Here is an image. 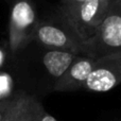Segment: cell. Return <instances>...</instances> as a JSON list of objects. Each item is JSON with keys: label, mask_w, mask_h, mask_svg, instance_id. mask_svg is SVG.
Returning <instances> with one entry per match:
<instances>
[{"label": "cell", "mask_w": 121, "mask_h": 121, "mask_svg": "<svg viewBox=\"0 0 121 121\" xmlns=\"http://www.w3.org/2000/svg\"><path fill=\"white\" fill-rule=\"evenodd\" d=\"M78 55V53L71 51L46 49L42 56V63L48 74L55 83L64 74Z\"/></svg>", "instance_id": "7"}, {"label": "cell", "mask_w": 121, "mask_h": 121, "mask_svg": "<svg viewBox=\"0 0 121 121\" xmlns=\"http://www.w3.org/2000/svg\"><path fill=\"white\" fill-rule=\"evenodd\" d=\"M26 95L27 94H25V92H18L17 94L14 104L12 105L11 109L9 111V113L6 114V116L2 121H17V117H18L19 111H20V107L22 105L23 100H25Z\"/></svg>", "instance_id": "9"}, {"label": "cell", "mask_w": 121, "mask_h": 121, "mask_svg": "<svg viewBox=\"0 0 121 121\" xmlns=\"http://www.w3.org/2000/svg\"><path fill=\"white\" fill-rule=\"evenodd\" d=\"M115 1H116V2H117V3H118V4H119V5H120V6H121V0H115Z\"/></svg>", "instance_id": "15"}, {"label": "cell", "mask_w": 121, "mask_h": 121, "mask_svg": "<svg viewBox=\"0 0 121 121\" xmlns=\"http://www.w3.org/2000/svg\"><path fill=\"white\" fill-rule=\"evenodd\" d=\"M96 59L79 54L68 67L65 73L53 85V89L60 92L83 90L87 78L89 77Z\"/></svg>", "instance_id": "6"}, {"label": "cell", "mask_w": 121, "mask_h": 121, "mask_svg": "<svg viewBox=\"0 0 121 121\" xmlns=\"http://www.w3.org/2000/svg\"><path fill=\"white\" fill-rule=\"evenodd\" d=\"M38 17L33 0H14L11 3L8 23V46L17 53L34 42Z\"/></svg>", "instance_id": "1"}, {"label": "cell", "mask_w": 121, "mask_h": 121, "mask_svg": "<svg viewBox=\"0 0 121 121\" xmlns=\"http://www.w3.org/2000/svg\"><path fill=\"white\" fill-rule=\"evenodd\" d=\"M34 42L45 49L66 50L82 54L81 40L60 18L57 21L38 20Z\"/></svg>", "instance_id": "4"}, {"label": "cell", "mask_w": 121, "mask_h": 121, "mask_svg": "<svg viewBox=\"0 0 121 121\" xmlns=\"http://www.w3.org/2000/svg\"><path fill=\"white\" fill-rule=\"evenodd\" d=\"M86 0H60L57 5V14L65 15L67 13L71 12L73 9H75L78 5Z\"/></svg>", "instance_id": "10"}, {"label": "cell", "mask_w": 121, "mask_h": 121, "mask_svg": "<svg viewBox=\"0 0 121 121\" xmlns=\"http://www.w3.org/2000/svg\"><path fill=\"white\" fill-rule=\"evenodd\" d=\"M112 3L113 0H86L67 14H57V17L75 34L81 43H84L97 32Z\"/></svg>", "instance_id": "2"}, {"label": "cell", "mask_w": 121, "mask_h": 121, "mask_svg": "<svg viewBox=\"0 0 121 121\" xmlns=\"http://www.w3.org/2000/svg\"><path fill=\"white\" fill-rule=\"evenodd\" d=\"M40 121H57V120H56V118L53 117L52 115L47 113L44 108L42 112V114H40Z\"/></svg>", "instance_id": "13"}, {"label": "cell", "mask_w": 121, "mask_h": 121, "mask_svg": "<svg viewBox=\"0 0 121 121\" xmlns=\"http://www.w3.org/2000/svg\"><path fill=\"white\" fill-rule=\"evenodd\" d=\"M10 84L11 80L6 74H0V100L4 98H9L10 94Z\"/></svg>", "instance_id": "12"}, {"label": "cell", "mask_w": 121, "mask_h": 121, "mask_svg": "<svg viewBox=\"0 0 121 121\" xmlns=\"http://www.w3.org/2000/svg\"><path fill=\"white\" fill-rule=\"evenodd\" d=\"M121 84V50L97 57L83 90L106 92Z\"/></svg>", "instance_id": "5"}, {"label": "cell", "mask_w": 121, "mask_h": 121, "mask_svg": "<svg viewBox=\"0 0 121 121\" xmlns=\"http://www.w3.org/2000/svg\"><path fill=\"white\" fill-rule=\"evenodd\" d=\"M4 1H5V2H8L9 4H11V3H12V2H13V1H14V0H4Z\"/></svg>", "instance_id": "14"}, {"label": "cell", "mask_w": 121, "mask_h": 121, "mask_svg": "<svg viewBox=\"0 0 121 121\" xmlns=\"http://www.w3.org/2000/svg\"><path fill=\"white\" fill-rule=\"evenodd\" d=\"M16 96L12 97V98L9 97V98H4L0 100V121L4 119V117L6 116V114L9 113V111L12 107V105L14 104L15 100H16Z\"/></svg>", "instance_id": "11"}, {"label": "cell", "mask_w": 121, "mask_h": 121, "mask_svg": "<svg viewBox=\"0 0 121 121\" xmlns=\"http://www.w3.org/2000/svg\"><path fill=\"white\" fill-rule=\"evenodd\" d=\"M43 109L44 106L37 99L30 95H26L17 121H40V114Z\"/></svg>", "instance_id": "8"}, {"label": "cell", "mask_w": 121, "mask_h": 121, "mask_svg": "<svg viewBox=\"0 0 121 121\" xmlns=\"http://www.w3.org/2000/svg\"><path fill=\"white\" fill-rule=\"evenodd\" d=\"M121 50V6L115 0L94 36L82 43V54L100 57Z\"/></svg>", "instance_id": "3"}]
</instances>
